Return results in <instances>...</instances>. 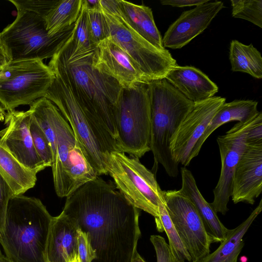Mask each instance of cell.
<instances>
[{
    "instance_id": "14",
    "label": "cell",
    "mask_w": 262,
    "mask_h": 262,
    "mask_svg": "<svg viewBox=\"0 0 262 262\" xmlns=\"http://www.w3.org/2000/svg\"><path fill=\"white\" fill-rule=\"evenodd\" d=\"M226 98L213 96L207 100L193 103L177 132L170 146L174 161L184 167L189 165L192 151L209 123Z\"/></svg>"
},
{
    "instance_id": "36",
    "label": "cell",
    "mask_w": 262,
    "mask_h": 262,
    "mask_svg": "<svg viewBox=\"0 0 262 262\" xmlns=\"http://www.w3.org/2000/svg\"><path fill=\"white\" fill-rule=\"evenodd\" d=\"M209 0H162L160 3L163 5H168L174 7L198 6Z\"/></svg>"
},
{
    "instance_id": "30",
    "label": "cell",
    "mask_w": 262,
    "mask_h": 262,
    "mask_svg": "<svg viewBox=\"0 0 262 262\" xmlns=\"http://www.w3.org/2000/svg\"><path fill=\"white\" fill-rule=\"evenodd\" d=\"M29 127L33 145L37 155L46 167H51L52 155L50 144L45 134L32 115Z\"/></svg>"
},
{
    "instance_id": "15",
    "label": "cell",
    "mask_w": 262,
    "mask_h": 262,
    "mask_svg": "<svg viewBox=\"0 0 262 262\" xmlns=\"http://www.w3.org/2000/svg\"><path fill=\"white\" fill-rule=\"evenodd\" d=\"M31 117L30 110L7 112L4 119L6 127L0 131V141L23 165L37 174L46 166L33 145L29 127Z\"/></svg>"
},
{
    "instance_id": "11",
    "label": "cell",
    "mask_w": 262,
    "mask_h": 262,
    "mask_svg": "<svg viewBox=\"0 0 262 262\" xmlns=\"http://www.w3.org/2000/svg\"><path fill=\"white\" fill-rule=\"evenodd\" d=\"M55 78L39 59L7 62L0 70V103L7 112L45 97Z\"/></svg>"
},
{
    "instance_id": "13",
    "label": "cell",
    "mask_w": 262,
    "mask_h": 262,
    "mask_svg": "<svg viewBox=\"0 0 262 262\" xmlns=\"http://www.w3.org/2000/svg\"><path fill=\"white\" fill-rule=\"evenodd\" d=\"M258 112L252 118L244 122H237L216 141L221 160L220 176L213 190L214 199L210 205L216 212L225 215L231 196L234 172L239 158L247 144V135L258 118Z\"/></svg>"
},
{
    "instance_id": "1",
    "label": "cell",
    "mask_w": 262,
    "mask_h": 262,
    "mask_svg": "<svg viewBox=\"0 0 262 262\" xmlns=\"http://www.w3.org/2000/svg\"><path fill=\"white\" fill-rule=\"evenodd\" d=\"M86 233L92 262H132L141 236L139 209L99 176L66 197L62 211Z\"/></svg>"
},
{
    "instance_id": "21",
    "label": "cell",
    "mask_w": 262,
    "mask_h": 262,
    "mask_svg": "<svg viewBox=\"0 0 262 262\" xmlns=\"http://www.w3.org/2000/svg\"><path fill=\"white\" fill-rule=\"evenodd\" d=\"M181 174L182 187L179 190L194 204L212 243H222L229 229L223 224L217 213L202 195L192 172L183 167L181 168Z\"/></svg>"
},
{
    "instance_id": "23",
    "label": "cell",
    "mask_w": 262,
    "mask_h": 262,
    "mask_svg": "<svg viewBox=\"0 0 262 262\" xmlns=\"http://www.w3.org/2000/svg\"><path fill=\"white\" fill-rule=\"evenodd\" d=\"M117 3L123 18L137 33L157 49H166L149 7L123 0H117Z\"/></svg>"
},
{
    "instance_id": "39",
    "label": "cell",
    "mask_w": 262,
    "mask_h": 262,
    "mask_svg": "<svg viewBox=\"0 0 262 262\" xmlns=\"http://www.w3.org/2000/svg\"><path fill=\"white\" fill-rule=\"evenodd\" d=\"M132 262H146L137 252H135Z\"/></svg>"
},
{
    "instance_id": "44",
    "label": "cell",
    "mask_w": 262,
    "mask_h": 262,
    "mask_svg": "<svg viewBox=\"0 0 262 262\" xmlns=\"http://www.w3.org/2000/svg\"><path fill=\"white\" fill-rule=\"evenodd\" d=\"M1 67H0V70H1Z\"/></svg>"
},
{
    "instance_id": "40",
    "label": "cell",
    "mask_w": 262,
    "mask_h": 262,
    "mask_svg": "<svg viewBox=\"0 0 262 262\" xmlns=\"http://www.w3.org/2000/svg\"><path fill=\"white\" fill-rule=\"evenodd\" d=\"M6 113L0 103V122L4 120Z\"/></svg>"
},
{
    "instance_id": "29",
    "label": "cell",
    "mask_w": 262,
    "mask_h": 262,
    "mask_svg": "<svg viewBox=\"0 0 262 262\" xmlns=\"http://www.w3.org/2000/svg\"><path fill=\"white\" fill-rule=\"evenodd\" d=\"M230 3L233 17L246 20L262 28L261 0H231Z\"/></svg>"
},
{
    "instance_id": "9",
    "label": "cell",
    "mask_w": 262,
    "mask_h": 262,
    "mask_svg": "<svg viewBox=\"0 0 262 262\" xmlns=\"http://www.w3.org/2000/svg\"><path fill=\"white\" fill-rule=\"evenodd\" d=\"M119 151L139 159L150 150L151 113L148 84L122 88L116 114Z\"/></svg>"
},
{
    "instance_id": "31",
    "label": "cell",
    "mask_w": 262,
    "mask_h": 262,
    "mask_svg": "<svg viewBox=\"0 0 262 262\" xmlns=\"http://www.w3.org/2000/svg\"><path fill=\"white\" fill-rule=\"evenodd\" d=\"M88 20L91 40L96 47L100 42L107 38L105 22L101 8L93 9L88 8Z\"/></svg>"
},
{
    "instance_id": "25",
    "label": "cell",
    "mask_w": 262,
    "mask_h": 262,
    "mask_svg": "<svg viewBox=\"0 0 262 262\" xmlns=\"http://www.w3.org/2000/svg\"><path fill=\"white\" fill-rule=\"evenodd\" d=\"M0 174L14 195L23 194L36 182V173L23 165L0 141Z\"/></svg>"
},
{
    "instance_id": "42",
    "label": "cell",
    "mask_w": 262,
    "mask_h": 262,
    "mask_svg": "<svg viewBox=\"0 0 262 262\" xmlns=\"http://www.w3.org/2000/svg\"><path fill=\"white\" fill-rule=\"evenodd\" d=\"M71 262H81L79 258V255L72 261Z\"/></svg>"
},
{
    "instance_id": "17",
    "label": "cell",
    "mask_w": 262,
    "mask_h": 262,
    "mask_svg": "<svg viewBox=\"0 0 262 262\" xmlns=\"http://www.w3.org/2000/svg\"><path fill=\"white\" fill-rule=\"evenodd\" d=\"M262 191V142L247 143L236 166L231 198L253 205Z\"/></svg>"
},
{
    "instance_id": "32",
    "label": "cell",
    "mask_w": 262,
    "mask_h": 262,
    "mask_svg": "<svg viewBox=\"0 0 262 262\" xmlns=\"http://www.w3.org/2000/svg\"><path fill=\"white\" fill-rule=\"evenodd\" d=\"M17 10L35 13L45 18L59 0H9Z\"/></svg>"
},
{
    "instance_id": "18",
    "label": "cell",
    "mask_w": 262,
    "mask_h": 262,
    "mask_svg": "<svg viewBox=\"0 0 262 262\" xmlns=\"http://www.w3.org/2000/svg\"><path fill=\"white\" fill-rule=\"evenodd\" d=\"M224 7L221 1H209L183 12L162 38L164 48L179 49L187 45L209 26Z\"/></svg>"
},
{
    "instance_id": "33",
    "label": "cell",
    "mask_w": 262,
    "mask_h": 262,
    "mask_svg": "<svg viewBox=\"0 0 262 262\" xmlns=\"http://www.w3.org/2000/svg\"><path fill=\"white\" fill-rule=\"evenodd\" d=\"M150 241L156 254L157 262H185L176 255L165 239L159 235H152Z\"/></svg>"
},
{
    "instance_id": "20",
    "label": "cell",
    "mask_w": 262,
    "mask_h": 262,
    "mask_svg": "<svg viewBox=\"0 0 262 262\" xmlns=\"http://www.w3.org/2000/svg\"><path fill=\"white\" fill-rule=\"evenodd\" d=\"M165 78L186 98L193 103L214 96L218 86L202 71L192 66L176 65Z\"/></svg>"
},
{
    "instance_id": "37",
    "label": "cell",
    "mask_w": 262,
    "mask_h": 262,
    "mask_svg": "<svg viewBox=\"0 0 262 262\" xmlns=\"http://www.w3.org/2000/svg\"><path fill=\"white\" fill-rule=\"evenodd\" d=\"M88 9H99L101 8L100 0H84Z\"/></svg>"
},
{
    "instance_id": "27",
    "label": "cell",
    "mask_w": 262,
    "mask_h": 262,
    "mask_svg": "<svg viewBox=\"0 0 262 262\" xmlns=\"http://www.w3.org/2000/svg\"><path fill=\"white\" fill-rule=\"evenodd\" d=\"M82 4V0H59L45 19L48 33L55 35L74 24Z\"/></svg>"
},
{
    "instance_id": "43",
    "label": "cell",
    "mask_w": 262,
    "mask_h": 262,
    "mask_svg": "<svg viewBox=\"0 0 262 262\" xmlns=\"http://www.w3.org/2000/svg\"><path fill=\"white\" fill-rule=\"evenodd\" d=\"M3 254H2L1 251L0 250V256H2Z\"/></svg>"
},
{
    "instance_id": "34",
    "label": "cell",
    "mask_w": 262,
    "mask_h": 262,
    "mask_svg": "<svg viewBox=\"0 0 262 262\" xmlns=\"http://www.w3.org/2000/svg\"><path fill=\"white\" fill-rule=\"evenodd\" d=\"M78 253L81 262H92L96 257L87 234L80 229L77 230Z\"/></svg>"
},
{
    "instance_id": "8",
    "label": "cell",
    "mask_w": 262,
    "mask_h": 262,
    "mask_svg": "<svg viewBox=\"0 0 262 262\" xmlns=\"http://www.w3.org/2000/svg\"><path fill=\"white\" fill-rule=\"evenodd\" d=\"M107 38H110L137 64L149 82L165 78L177 65L167 49L161 50L137 33L123 18L117 0H100Z\"/></svg>"
},
{
    "instance_id": "10",
    "label": "cell",
    "mask_w": 262,
    "mask_h": 262,
    "mask_svg": "<svg viewBox=\"0 0 262 262\" xmlns=\"http://www.w3.org/2000/svg\"><path fill=\"white\" fill-rule=\"evenodd\" d=\"M107 174L116 188L135 207L158 217V204L162 191L155 174L135 157L120 151H112L106 157Z\"/></svg>"
},
{
    "instance_id": "6",
    "label": "cell",
    "mask_w": 262,
    "mask_h": 262,
    "mask_svg": "<svg viewBox=\"0 0 262 262\" xmlns=\"http://www.w3.org/2000/svg\"><path fill=\"white\" fill-rule=\"evenodd\" d=\"M51 114L56 135L51 166L54 186L56 194L63 198L98 176L71 126L53 103Z\"/></svg>"
},
{
    "instance_id": "26",
    "label": "cell",
    "mask_w": 262,
    "mask_h": 262,
    "mask_svg": "<svg viewBox=\"0 0 262 262\" xmlns=\"http://www.w3.org/2000/svg\"><path fill=\"white\" fill-rule=\"evenodd\" d=\"M229 60L232 71L246 73L256 79L262 78V57L252 44L246 45L232 40L229 49Z\"/></svg>"
},
{
    "instance_id": "7",
    "label": "cell",
    "mask_w": 262,
    "mask_h": 262,
    "mask_svg": "<svg viewBox=\"0 0 262 262\" xmlns=\"http://www.w3.org/2000/svg\"><path fill=\"white\" fill-rule=\"evenodd\" d=\"M45 98L50 100L71 126L98 176L107 174L106 157L118 150L115 140L96 126L86 116L68 83L58 74Z\"/></svg>"
},
{
    "instance_id": "28",
    "label": "cell",
    "mask_w": 262,
    "mask_h": 262,
    "mask_svg": "<svg viewBox=\"0 0 262 262\" xmlns=\"http://www.w3.org/2000/svg\"><path fill=\"white\" fill-rule=\"evenodd\" d=\"M159 216L156 217L155 223L159 232H165L168 245L174 254L181 259L191 262V257L184 246L166 210L163 199L158 204Z\"/></svg>"
},
{
    "instance_id": "3",
    "label": "cell",
    "mask_w": 262,
    "mask_h": 262,
    "mask_svg": "<svg viewBox=\"0 0 262 262\" xmlns=\"http://www.w3.org/2000/svg\"><path fill=\"white\" fill-rule=\"evenodd\" d=\"M41 201L23 194L10 199L0 244L12 262H48L47 247L53 219Z\"/></svg>"
},
{
    "instance_id": "41",
    "label": "cell",
    "mask_w": 262,
    "mask_h": 262,
    "mask_svg": "<svg viewBox=\"0 0 262 262\" xmlns=\"http://www.w3.org/2000/svg\"><path fill=\"white\" fill-rule=\"evenodd\" d=\"M0 262H12L5 255L0 256Z\"/></svg>"
},
{
    "instance_id": "2",
    "label": "cell",
    "mask_w": 262,
    "mask_h": 262,
    "mask_svg": "<svg viewBox=\"0 0 262 262\" xmlns=\"http://www.w3.org/2000/svg\"><path fill=\"white\" fill-rule=\"evenodd\" d=\"M94 53L74 55L64 44L48 66L68 83L88 118L116 142V114L122 87L93 67Z\"/></svg>"
},
{
    "instance_id": "24",
    "label": "cell",
    "mask_w": 262,
    "mask_h": 262,
    "mask_svg": "<svg viewBox=\"0 0 262 262\" xmlns=\"http://www.w3.org/2000/svg\"><path fill=\"white\" fill-rule=\"evenodd\" d=\"M261 210L260 200L250 215L236 228L229 229L225 239L219 247L199 262H237L244 245L243 237Z\"/></svg>"
},
{
    "instance_id": "4",
    "label": "cell",
    "mask_w": 262,
    "mask_h": 262,
    "mask_svg": "<svg viewBox=\"0 0 262 262\" xmlns=\"http://www.w3.org/2000/svg\"><path fill=\"white\" fill-rule=\"evenodd\" d=\"M151 113L150 148L156 166L175 178L178 165L172 159L171 141L183 119L193 104L165 78L148 83Z\"/></svg>"
},
{
    "instance_id": "19",
    "label": "cell",
    "mask_w": 262,
    "mask_h": 262,
    "mask_svg": "<svg viewBox=\"0 0 262 262\" xmlns=\"http://www.w3.org/2000/svg\"><path fill=\"white\" fill-rule=\"evenodd\" d=\"M78 228L62 212L53 217L47 243L48 262H71L77 257Z\"/></svg>"
},
{
    "instance_id": "38",
    "label": "cell",
    "mask_w": 262,
    "mask_h": 262,
    "mask_svg": "<svg viewBox=\"0 0 262 262\" xmlns=\"http://www.w3.org/2000/svg\"><path fill=\"white\" fill-rule=\"evenodd\" d=\"M8 61L0 40V67H2L7 63Z\"/></svg>"
},
{
    "instance_id": "35",
    "label": "cell",
    "mask_w": 262,
    "mask_h": 262,
    "mask_svg": "<svg viewBox=\"0 0 262 262\" xmlns=\"http://www.w3.org/2000/svg\"><path fill=\"white\" fill-rule=\"evenodd\" d=\"M13 195L10 186L0 174V233L4 227L8 202Z\"/></svg>"
},
{
    "instance_id": "12",
    "label": "cell",
    "mask_w": 262,
    "mask_h": 262,
    "mask_svg": "<svg viewBox=\"0 0 262 262\" xmlns=\"http://www.w3.org/2000/svg\"><path fill=\"white\" fill-rule=\"evenodd\" d=\"M167 212L190 257L199 262L210 252L212 241L194 204L179 190L162 191Z\"/></svg>"
},
{
    "instance_id": "16",
    "label": "cell",
    "mask_w": 262,
    "mask_h": 262,
    "mask_svg": "<svg viewBox=\"0 0 262 262\" xmlns=\"http://www.w3.org/2000/svg\"><path fill=\"white\" fill-rule=\"evenodd\" d=\"M92 64L100 73L116 80L122 88L149 83L135 62L108 37L96 47Z\"/></svg>"
},
{
    "instance_id": "5",
    "label": "cell",
    "mask_w": 262,
    "mask_h": 262,
    "mask_svg": "<svg viewBox=\"0 0 262 262\" xmlns=\"http://www.w3.org/2000/svg\"><path fill=\"white\" fill-rule=\"evenodd\" d=\"M74 24L51 35L44 17L18 10L15 20L0 33L8 62L51 58L70 38Z\"/></svg>"
},
{
    "instance_id": "22",
    "label": "cell",
    "mask_w": 262,
    "mask_h": 262,
    "mask_svg": "<svg viewBox=\"0 0 262 262\" xmlns=\"http://www.w3.org/2000/svg\"><path fill=\"white\" fill-rule=\"evenodd\" d=\"M257 105V101L252 100H235L223 103L196 143L192 151V159L198 155L203 144L216 129L230 121H247L259 112Z\"/></svg>"
}]
</instances>
